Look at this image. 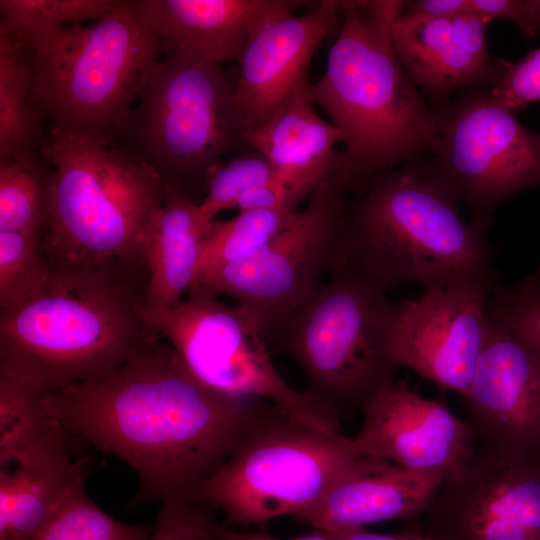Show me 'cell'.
Masks as SVG:
<instances>
[{"label":"cell","mask_w":540,"mask_h":540,"mask_svg":"<svg viewBox=\"0 0 540 540\" xmlns=\"http://www.w3.org/2000/svg\"><path fill=\"white\" fill-rule=\"evenodd\" d=\"M505 107L515 111L540 101V47L510 63L500 61V70L489 87Z\"/></svg>","instance_id":"836d02e7"},{"label":"cell","mask_w":540,"mask_h":540,"mask_svg":"<svg viewBox=\"0 0 540 540\" xmlns=\"http://www.w3.org/2000/svg\"><path fill=\"white\" fill-rule=\"evenodd\" d=\"M406 1H342V18L310 95L343 135L352 192L428 154L434 109L398 59L391 27Z\"/></svg>","instance_id":"277c9868"},{"label":"cell","mask_w":540,"mask_h":540,"mask_svg":"<svg viewBox=\"0 0 540 540\" xmlns=\"http://www.w3.org/2000/svg\"><path fill=\"white\" fill-rule=\"evenodd\" d=\"M30 98L47 127L112 144L165 44L147 31L129 0L98 20L25 43Z\"/></svg>","instance_id":"8992f818"},{"label":"cell","mask_w":540,"mask_h":540,"mask_svg":"<svg viewBox=\"0 0 540 540\" xmlns=\"http://www.w3.org/2000/svg\"><path fill=\"white\" fill-rule=\"evenodd\" d=\"M210 225L201 222L198 203L189 194L177 188L171 190L153 214L146 232V308L167 310L183 301V295L196 282L201 247Z\"/></svg>","instance_id":"603a6c76"},{"label":"cell","mask_w":540,"mask_h":540,"mask_svg":"<svg viewBox=\"0 0 540 540\" xmlns=\"http://www.w3.org/2000/svg\"><path fill=\"white\" fill-rule=\"evenodd\" d=\"M51 271L42 235L0 232V310L14 309L38 295Z\"/></svg>","instance_id":"f546056e"},{"label":"cell","mask_w":540,"mask_h":540,"mask_svg":"<svg viewBox=\"0 0 540 540\" xmlns=\"http://www.w3.org/2000/svg\"><path fill=\"white\" fill-rule=\"evenodd\" d=\"M143 27L164 44L201 61H239L268 20L293 12L292 0H129Z\"/></svg>","instance_id":"ffe728a7"},{"label":"cell","mask_w":540,"mask_h":540,"mask_svg":"<svg viewBox=\"0 0 540 540\" xmlns=\"http://www.w3.org/2000/svg\"><path fill=\"white\" fill-rule=\"evenodd\" d=\"M118 0H0V33L23 43L60 28L91 23Z\"/></svg>","instance_id":"f1b7e54d"},{"label":"cell","mask_w":540,"mask_h":540,"mask_svg":"<svg viewBox=\"0 0 540 540\" xmlns=\"http://www.w3.org/2000/svg\"><path fill=\"white\" fill-rule=\"evenodd\" d=\"M27 46L0 33V164L43 157L48 127L31 102Z\"/></svg>","instance_id":"cb8c5ba5"},{"label":"cell","mask_w":540,"mask_h":540,"mask_svg":"<svg viewBox=\"0 0 540 540\" xmlns=\"http://www.w3.org/2000/svg\"><path fill=\"white\" fill-rule=\"evenodd\" d=\"M339 540H446L442 537L433 536L422 530H404L397 533H373L365 529L337 533Z\"/></svg>","instance_id":"74e56055"},{"label":"cell","mask_w":540,"mask_h":540,"mask_svg":"<svg viewBox=\"0 0 540 540\" xmlns=\"http://www.w3.org/2000/svg\"><path fill=\"white\" fill-rule=\"evenodd\" d=\"M234 91L219 65L165 44L112 144L187 194L189 185L206 187L221 158L247 146Z\"/></svg>","instance_id":"52a82bcc"},{"label":"cell","mask_w":540,"mask_h":540,"mask_svg":"<svg viewBox=\"0 0 540 540\" xmlns=\"http://www.w3.org/2000/svg\"><path fill=\"white\" fill-rule=\"evenodd\" d=\"M51 265L38 295L0 310V376L38 396L106 376L159 336L129 265Z\"/></svg>","instance_id":"3957f363"},{"label":"cell","mask_w":540,"mask_h":540,"mask_svg":"<svg viewBox=\"0 0 540 540\" xmlns=\"http://www.w3.org/2000/svg\"><path fill=\"white\" fill-rule=\"evenodd\" d=\"M50 174L44 156L0 164V232L43 236L48 222Z\"/></svg>","instance_id":"484cf974"},{"label":"cell","mask_w":540,"mask_h":540,"mask_svg":"<svg viewBox=\"0 0 540 540\" xmlns=\"http://www.w3.org/2000/svg\"><path fill=\"white\" fill-rule=\"evenodd\" d=\"M347 193L341 165L314 190L291 226L248 258L197 281L190 291L232 297L257 317L266 340L274 343L334 266Z\"/></svg>","instance_id":"7c38bea8"},{"label":"cell","mask_w":540,"mask_h":540,"mask_svg":"<svg viewBox=\"0 0 540 540\" xmlns=\"http://www.w3.org/2000/svg\"><path fill=\"white\" fill-rule=\"evenodd\" d=\"M152 531L105 513L90 499L83 481L56 506L32 540H148Z\"/></svg>","instance_id":"83f0119b"},{"label":"cell","mask_w":540,"mask_h":540,"mask_svg":"<svg viewBox=\"0 0 540 540\" xmlns=\"http://www.w3.org/2000/svg\"><path fill=\"white\" fill-rule=\"evenodd\" d=\"M421 527L446 540H540V459L501 463L477 446Z\"/></svg>","instance_id":"9a60e30c"},{"label":"cell","mask_w":540,"mask_h":540,"mask_svg":"<svg viewBox=\"0 0 540 540\" xmlns=\"http://www.w3.org/2000/svg\"><path fill=\"white\" fill-rule=\"evenodd\" d=\"M491 310L540 353V276L532 272L514 285H495Z\"/></svg>","instance_id":"1f68e13d"},{"label":"cell","mask_w":540,"mask_h":540,"mask_svg":"<svg viewBox=\"0 0 540 540\" xmlns=\"http://www.w3.org/2000/svg\"><path fill=\"white\" fill-rule=\"evenodd\" d=\"M299 212L279 207L238 212L228 220H214L202 243L196 282L259 251L291 226Z\"/></svg>","instance_id":"d4e9b609"},{"label":"cell","mask_w":540,"mask_h":540,"mask_svg":"<svg viewBox=\"0 0 540 540\" xmlns=\"http://www.w3.org/2000/svg\"><path fill=\"white\" fill-rule=\"evenodd\" d=\"M470 13L487 23L505 20L515 24L527 38L538 32L534 26L529 0H469Z\"/></svg>","instance_id":"e575fe53"},{"label":"cell","mask_w":540,"mask_h":540,"mask_svg":"<svg viewBox=\"0 0 540 540\" xmlns=\"http://www.w3.org/2000/svg\"><path fill=\"white\" fill-rule=\"evenodd\" d=\"M188 295L172 309H149L143 303L142 311L201 384L225 397L264 401L308 423L341 431L334 410L280 375L249 309L198 290Z\"/></svg>","instance_id":"30bf717a"},{"label":"cell","mask_w":540,"mask_h":540,"mask_svg":"<svg viewBox=\"0 0 540 540\" xmlns=\"http://www.w3.org/2000/svg\"><path fill=\"white\" fill-rule=\"evenodd\" d=\"M361 456L342 431L268 403L239 446L203 482L198 498L221 510L229 527H262L310 508Z\"/></svg>","instance_id":"ba28073f"},{"label":"cell","mask_w":540,"mask_h":540,"mask_svg":"<svg viewBox=\"0 0 540 540\" xmlns=\"http://www.w3.org/2000/svg\"><path fill=\"white\" fill-rule=\"evenodd\" d=\"M342 1L314 2L303 15L286 12L263 24L239 59L234 102L244 129L265 124L308 78L322 42L339 28Z\"/></svg>","instance_id":"e0dca14e"},{"label":"cell","mask_w":540,"mask_h":540,"mask_svg":"<svg viewBox=\"0 0 540 540\" xmlns=\"http://www.w3.org/2000/svg\"><path fill=\"white\" fill-rule=\"evenodd\" d=\"M77 439L51 417L39 396L0 376V459L46 444Z\"/></svg>","instance_id":"4316f807"},{"label":"cell","mask_w":540,"mask_h":540,"mask_svg":"<svg viewBox=\"0 0 540 540\" xmlns=\"http://www.w3.org/2000/svg\"><path fill=\"white\" fill-rule=\"evenodd\" d=\"M460 398L478 447L506 464L540 459V353L492 310Z\"/></svg>","instance_id":"5bb4252c"},{"label":"cell","mask_w":540,"mask_h":540,"mask_svg":"<svg viewBox=\"0 0 540 540\" xmlns=\"http://www.w3.org/2000/svg\"><path fill=\"white\" fill-rule=\"evenodd\" d=\"M276 183L284 184L279 171L256 151L221 162L209 175L206 195L198 203L199 218L209 226L219 212L232 209L246 191Z\"/></svg>","instance_id":"4dcf8cb0"},{"label":"cell","mask_w":540,"mask_h":540,"mask_svg":"<svg viewBox=\"0 0 540 540\" xmlns=\"http://www.w3.org/2000/svg\"><path fill=\"white\" fill-rule=\"evenodd\" d=\"M359 409L362 422L352 441L362 456L441 475L446 481L477 447L467 421L395 377L376 388Z\"/></svg>","instance_id":"2e32d148"},{"label":"cell","mask_w":540,"mask_h":540,"mask_svg":"<svg viewBox=\"0 0 540 540\" xmlns=\"http://www.w3.org/2000/svg\"><path fill=\"white\" fill-rule=\"evenodd\" d=\"M393 308L385 292L333 269L274 343L300 367L306 390L340 416L395 377L389 356Z\"/></svg>","instance_id":"9c48e42d"},{"label":"cell","mask_w":540,"mask_h":540,"mask_svg":"<svg viewBox=\"0 0 540 540\" xmlns=\"http://www.w3.org/2000/svg\"><path fill=\"white\" fill-rule=\"evenodd\" d=\"M459 202L423 156L377 174L346 204L333 269L387 292L496 277L490 222L460 216Z\"/></svg>","instance_id":"7a4b0ae2"},{"label":"cell","mask_w":540,"mask_h":540,"mask_svg":"<svg viewBox=\"0 0 540 540\" xmlns=\"http://www.w3.org/2000/svg\"><path fill=\"white\" fill-rule=\"evenodd\" d=\"M76 441L29 448L0 459V540H32L56 506L84 481Z\"/></svg>","instance_id":"7402d4cb"},{"label":"cell","mask_w":540,"mask_h":540,"mask_svg":"<svg viewBox=\"0 0 540 540\" xmlns=\"http://www.w3.org/2000/svg\"><path fill=\"white\" fill-rule=\"evenodd\" d=\"M471 13L410 20L401 14L391 27L398 59L424 98L439 107L456 91L489 88L499 70L489 54L486 25Z\"/></svg>","instance_id":"ac0fdd59"},{"label":"cell","mask_w":540,"mask_h":540,"mask_svg":"<svg viewBox=\"0 0 540 540\" xmlns=\"http://www.w3.org/2000/svg\"><path fill=\"white\" fill-rule=\"evenodd\" d=\"M51 174L42 236L54 264L144 262L150 220L174 188L147 161L115 144L48 128Z\"/></svg>","instance_id":"5b68a950"},{"label":"cell","mask_w":540,"mask_h":540,"mask_svg":"<svg viewBox=\"0 0 540 540\" xmlns=\"http://www.w3.org/2000/svg\"><path fill=\"white\" fill-rule=\"evenodd\" d=\"M311 83L309 77L304 79L265 124L245 133L247 146L279 171L296 211L346 161L335 149L343 135L315 111Z\"/></svg>","instance_id":"44dd1931"},{"label":"cell","mask_w":540,"mask_h":540,"mask_svg":"<svg viewBox=\"0 0 540 540\" xmlns=\"http://www.w3.org/2000/svg\"><path fill=\"white\" fill-rule=\"evenodd\" d=\"M220 540H339L337 533L316 529L314 532L293 538L281 539L264 531L237 530L221 523L219 528Z\"/></svg>","instance_id":"8d00e7d4"},{"label":"cell","mask_w":540,"mask_h":540,"mask_svg":"<svg viewBox=\"0 0 540 540\" xmlns=\"http://www.w3.org/2000/svg\"><path fill=\"white\" fill-rule=\"evenodd\" d=\"M534 26L540 31V0H529Z\"/></svg>","instance_id":"f35d334b"},{"label":"cell","mask_w":540,"mask_h":540,"mask_svg":"<svg viewBox=\"0 0 540 540\" xmlns=\"http://www.w3.org/2000/svg\"><path fill=\"white\" fill-rule=\"evenodd\" d=\"M470 13L469 0L406 1L401 16L410 20L443 19Z\"/></svg>","instance_id":"d590c367"},{"label":"cell","mask_w":540,"mask_h":540,"mask_svg":"<svg viewBox=\"0 0 540 540\" xmlns=\"http://www.w3.org/2000/svg\"><path fill=\"white\" fill-rule=\"evenodd\" d=\"M433 109L435 137L427 159L472 218L491 223L508 199L540 188V133L524 126L489 88L461 91Z\"/></svg>","instance_id":"8fae6325"},{"label":"cell","mask_w":540,"mask_h":540,"mask_svg":"<svg viewBox=\"0 0 540 540\" xmlns=\"http://www.w3.org/2000/svg\"><path fill=\"white\" fill-rule=\"evenodd\" d=\"M497 276L424 289L394 303L389 356L443 390L463 395L481 354Z\"/></svg>","instance_id":"4fadbf2b"},{"label":"cell","mask_w":540,"mask_h":540,"mask_svg":"<svg viewBox=\"0 0 540 540\" xmlns=\"http://www.w3.org/2000/svg\"><path fill=\"white\" fill-rule=\"evenodd\" d=\"M71 435L137 474L133 504L199 499L203 482L243 441L267 402L201 384L160 336L120 368L39 396Z\"/></svg>","instance_id":"6da1fadb"},{"label":"cell","mask_w":540,"mask_h":540,"mask_svg":"<svg viewBox=\"0 0 540 540\" xmlns=\"http://www.w3.org/2000/svg\"><path fill=\"white\" fill-rule=\"evenodd\" d=\"M535 274H537L538 276H540V264L539 266L537 267V269L535 271H533Z\"/></svg>","instance_id":"ab89813d"},{"label":"cell","mask_w":540,"mask_h":540,"mask_svg":"<svg viewBox=\"0 0 540 540\" xmlns=\"http://www.w3.org/2000/svg\"><path fill=\"white\" fill-rule=\"evenodd\" d=\"M444 482L441 475L361 456L296 519L339 534L384 521L417 520L424 516Z\"/></svg>","instance_id":"d6986e66"},{"label":"cell","mask_w":540,"mask_h":540,"mask_svg":"<svg viewBox=\"0 0 540 540\" xmlns=\"http://www.w3.org/2000/svg\"><path fill=\"white\" fill-rule=\"evenodd\" d=\"M215 514L201 499L164 503L148 540H220Z\"/></svg>","instance_id":"d6a6232c"}]
</instances>
